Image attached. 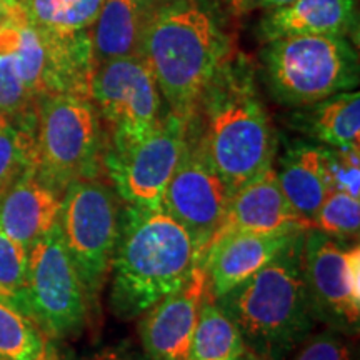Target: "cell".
<instances>
[{
  "label": "cell",
  "mask_w": 360,
  "mask_h": 360,
  "mask_svg": "<svg viewBox=\"0 0 360 360\" xmlns=\"http://www.w3.org/2000/svg\"><path fill=\"white\" fill-rule=\"evenodd\" d=\"M187 135L232 193L272 167L276 135L245 62H224L188 120Z\"/></svg>",
  "instance_id": "1"
},
{
  "label": "cell",
  "mask_w": 360,
  "mask_h": 360,
  "mask_svg": "<svg viewBox=\"0 0 360 360\" xmlns=\"http://www.w3.org/2000/svg\"><path fill=\"white\" fill-rule=\"evenodd\" d=\"M200 264L195 240L162 207L127 205L110 265L112 312L124 321L141 317L186 285Z\"/></svg>",
  "instance_id": "2"
},
{
  "label": "cell",
  "mask_w": 360,
  "mask_h": 360,
  "mask_svg": "<svg viewBox=\"0 0 360 360\" xmlns=\"http://www.w3.org/2000/svg\"><path fill=\"white\" fill-rule=\"evenodd\" d=\"M304 236L215 300L240 330L247 350L262 360H285L317 322L304 277Z\"/></svg>",
  "instance_id": "3"
},
{
  "label": "cell",
  "mask_w": 360,
  "mask_h": 360,
  "mask_svg": "<svg viewBox=\"0 0 360 360\" xmlns=\"http://www.w3.org/2000/svg\"><path fill=\"white\" fill-rule=\"evenodd\" d=\"M141 57L170 114L188 122L229 51L209 12L177 0L152 12L142 35Z\"/></svg>",
  "instance_id": "4"
},
{
  "label": "cell",
  "mask_w": 360,
  "mask_h": 360,
  "mask_svg": "<svg viewBox=\"0 0 360 360\" xmlns=\"http://www.w3.org/2000/svg\"><path fill=\"white\" fill-rule=\"evenodd\" d=\"M265 82L283 105L307 107L359 85V56L344 35L270 40L262 52Z\"/></svg>",
  "instance_id": "5"
},
{
  "label": "cell",
  "mask_w": 360,
  "mask_h": 360,
  "mask_svg": "<svg viewBox=\"0 0 360 360\" xmlns=\"http://www.w3.org/2000/svg\"><path fill=\"white\" fill-rule=\"evenodd\" d=\"M98 112L87 97L45 94L35 101V174L64 195L69 184L103 167Z\"/></svg>",
  "instance_id": "6"
},
{
  "label": "cell",
  "mask_w": 360,
  "mask_h": 360,
  "mask_svg": "<svg viewBox=\"0 0 360 360\" xmlns=\"http://www.w3.org/2000/svg\"><path fill=\"white\" fill-rule=\"evenodd\" d=\"M117 193L96 179L69 184L62 195V236L87 297H96L110 274L120 231Z\"/></svg>",
  "instance_id": "7"
},
{
  "label": "cell",
  "mask_w": 360,
  "mask_h": 360,
  "mask_svg": "<svg viewBox=\"0 0 360 360\" xmlns=\"http://www.w3.org/2000/svg\"><path fill=\"white\" fill-rule=\"evenodd\" d=\"M87 310V292L57 222L29 249L24 312L40 332L64 339L82 330Z\"/></svg>",
  "instance_id": "8"
},
{
  "label": "cell",
  "mask_w": 360,
  "mask_h": 360,
  "mask_svg": "<svg viewBox=\"0 0 360 360\" xmlns=\"http://www.w3.org/2000/svg\"><path fill=\"white\" fill-rule=\"evenodd\" d=\"M188 122L170 114L132 143L105 147L103 169L124 204L160 209L162 197L187 147Z\"/></svg>",
  "instance_id": "9"
},
{
  "label": "cell",
  "mask_w": 360,
  "mask_h": 360,
  "mask_svg": "<svg viewBox=\"0 0 360 360\" xmlns=\"http://www.w3.org/2000/svg\"><path fill=\"white\" fill-rule=\"evenodd\" d=\"M90 101L109 125L107 147H122L150 134L162 122V96L142 57H119L96 64Z\"/></svg>",
  "instance_id": "10"
},
{
  "label": "cell",
  "mask_w": 360,
  "mask_h": 360,
  "mask_svg": "<svg viewBox=\"0 0 360 360\" xmlns=\"http://www.w3.org/2000/svg\"><path fill=\"white\" fill-rule=\"evenodd\" d=\"M304 277L317 322L357 335L360 322V247L309 229L304 236Z\"/></svg>",
  "instance_id": "11"
},
{
  "label": "cell",
  "mask_w": 360,
  "mask_h": 360,
  "mask_svg": "<svg viewBox=\"0 0 360 360\" xmlns=\"http://www.w3.org/2000/svg\"><path fill=\"white\" fill-rule=\"evenodd\" d=\"M231 195L227 184L187 135L186 152L165 187L162 209L191 233L200 249L202 262L207 247L224 222Z\"/></svg>",
  "instance_id": "12"
},
{
  "label": "cell",
  "mask_w": 360,
  "mask_h": 360,
  "mask_svg": "<svg viewBox=\"0 0 360 360\" xmlns=\"http://www.w3.org/2000/svg\"><path fill=\"white\" fill-rule=\"evenodd\" d=\"M207 292L205 269L200 264L186 285L142 314L139 335L148 360H187L200 304Z\"/></svg>",
  "instance_id": "13"
},
{
  "label": "cell",
  "mask_w": 360,
  "mask_h": 360,
  "mask_svg": "<svg viewBox=\"0 0 360 360\" xmlns=\"http://www.w3.org/2000/svg\"><path fill=\"white\" fill-rule=\"evenodd\" d=\"M309 229L312 224L295 212L282 193L272 165L232 193L224 222L209 247L232 233H295Z\"/></svg>",
  "instance_id": "14"
},
{
  "label": "cell",
  "mask_w": 360,
  "mask_h": 360,
  "mask_svg": "<svg viewBox=\"0 0 360 360\" xmlns=\"http://www.w3.org/2000/svg\"><path fill=\"white\" fill-rule=\"evenodd\" d=\"M295 233H232L219 238L205 252L207 290L214 300L259 272Z\"/></svg>",
  "instance_id": "15"
},
{
  "label": "cell",
  "mask_w": 360,
  "mask_h": 360,
  "mask_svg": "<svg viewBox=\"0 0 360 360\" xmlns=\"http://www.w3.org/2000/svg\"><path fill=\"white\" fill-rule=\"evenodd\" d=\"M62 195L30 167L0 197V231L27 250L60 219Z\"/></svg>",
  "instance_id": "16"
},
{
  "label": "cell",
  "mask_w": 360,
  "mask_h": 360,
  "mask_svg": "<svg viewBox=\"0 0 360 360\" xmlns=\"http://www.w3.org/2000/svg\"><path fill=\"white\" fill-rule=\"evenodd\" d=\"M357 27L355 0H295L262 22L267 42L295 35H347Z\"/></svg>",
  "instance_id": "17"
},
{
  "label": "cell",
  "mask_w": 360,
  "mask_h": 360,
  "mask_svg": "<svg viewBox=\"0 0 360 360\" xmlns=\"http://www.w3.org/2000/svg\"><path fill=\"white\" fill-rule=\"evenodd\" d=\"M276 177L289 204L312 224L315 214L330 192L327 182L323 147L294 143L278 160Z\"/></svg>",
  "instance_id": "18"
},
{
  "label": "cell",
  "mask_w": 360,
  "mask_h": 360,
  "mask_svg": "<svg viewBox=\"0 0 360 360\" xmlns=\"http://www.w3.org/2000/svg\"><path fill=\"white\" fill-rule=\"evenodd\" d=\"M152 0H103L92 29L96 64L119 57H141L142 35Z\"/></svg>",
  "instance_id": "19"
},
{
  "label": "cell",
  "mask_w": 360,
  "mask_h": 360,
  "mask_svg": "<svg viewBox=\"0 0 360 360\" xmlns=\"http://www.w3.org/2000/svg\"><path fill=\"white\" fill-rule=\"evenodd\" d=\"M299 117L305 132L323 147L359 148L360 146V96L349 90L307 105Z\"/></svg>",
  "instance_id": "20"
},
{
  "label": "cell",
  "mask_w": 360,
  "mask_h": 360,
  "mask_svg": "<svg viewBox=\"0 0 360 360\" xmlns=\"http://www.w3.org/2000/svg\"><path fill=\"white\" fill-rule=\"evenodd\" d=\"M245 352L240 330L207 292L200 304L187 360H238Z\"/></svg>",
  "instance_id": "21"
},
{
  "label": "cell",
  "mask_w": 360,
  "mask_h": 360,
  "mask_svg": "<svg viewBox=\"0 0 360 360\" xmlns=\"http://www.w3.org/2000/svg\"><path fill=\"white\" fill-rule=\"evenodd\" d=\"M103 0H22L25 20L49 35L87 32L96 24Z\"/></svg>",
  "instance_id": "22"
},
{
  "label": "cell",
  "mask_w": 360,
  "mask_h": 360,
  "mask_svg": "<svg viewBox=\"0 0 360 360\" xmlns=\"http://www.w3.org/2000/svg\"><path fill=\"white\" fill-rule=\"evenodd\" d=\"M35 164V117L11 120L0 117V197Z\"/></svg>",
  "instance_id": "23"
},
{
  "label": "cell",
  "mask_w": 360,
  "mask_h": 360,
  "mask_svg": "<svg viewBox=\"0 0 360 360\" xmlns=\"http://www.w3.org/2000/svg\"><path fill=\"white\" fill-rule=\"evenodd\" d=\"M47 345L32 319L0 299V360H40Z\"/></svg>",
  "instance_id": "24"
},
{
  "label": "cell",
  "mask_w": 360,
  "mask_h": 360,
  "mask_svg": "<svg viewBox=\"0 0 360 360\" xmlns=\"http://www.w3.org/2000/svg\"><path fill=\"white\" fill-rule=\"evenodd\" d=\"M11 53L25 87L35 98L44 96L47 84V51L37 30L25 20V15L19 22L17 42Z\"/></svg>",
  "instance_id": "25"
},
{
  "label": "cell",
  "mask_w": 360,
  "mask_h": 360,
  "mask_svg": "<svg viewBox=\"0 0 360 360\" xmlns=\"http://www.w3.org/2000/svg\"><path fill=\"white\" fill-rule=\"evenodd\" d=\"M312 229L345 242H357L360 200L345 192L330 191L312 220Z\"/></svg>",
  "instance_id": "26"
},
{
  "label": "cell",
  "mask_w": 360,
  "mask_h": 360,
  "mask_svg": "<svg viewBox=\"0 0 360 360\" xmlns=\"http://www.w3.org/2000/svg\"><path fill=\"white\" fill-rule=\"evenodd\" d=\"M29 250L0 231V299L24 310Z\"/></svg>",
  "instance_id": "27"
},
{
  "label": "cell",
  "mask_w": 360,
  "mask_h": 360,
  "mask_svg": "<svg viewBox=\"0 0 360 360\" xmlns=\"http://www.w3.org/2000/svg\"><path fill=\"white\" fill-rule=\"evenodd\" d=\"M35 98L20 79L12 53H0V117L27 120L35 117Z\"/></svg>",
  "instance_id": "28"
},
{
  "label": "cell",
  "mask_w": 360,
  "mask_h": 360,
  "mask_svg": "<svg viewBox=\"0 0 360 360\" xmlns=\"http://www.w3.org/2000/svg\"><path fill=\"white\" fill-rule=\"evenodd\" d=\"M323 164L330 191L345 192L352 197L360 195L359 148L323 147Z\"/></svg>",
  "instance_id": "29"
},
{
  "label": "cell",
  "mask_w": 360,
  "mask_h": 360,
  "mask_svg": "<svg viewBox=\"0 0 360 360\" xmlns=\"http://www.w3.org/2000/svg\"><path fill=\"white\" fill-rule=\"evenodd\" d=\"M292 360H357L350 335L335 328L310 334L294 352Z\"/></svg>",
  "instance_id": "30"
},
{
  "label": "cell",
  "mask_w": 360,
  "mask_h": 360,
  "mask_svg": "<svg viewBox=\"0 0 360 360\" xmlns=\"http://www.w3.org/2000/svg\"><path fill=\"white\" fill-rule=\"evenodd\" d=\"M85 360H148L146 354L137 352L130 344H119L110 345V347H103L97 350Z\"/></svg>",
  "instance_id": "31"
},
{
  "label": "cell",
  "mask_w": 360,
  "mask_h": 360,
  "mask_svg": "<svg viewBox=\"0 0 360 360\" xmlns=\"http://www.w3.org/2000/svg\"><path fill=\"white\" fill-rule=\"evenodd\" d=\"M22 13V7L17 0H0V20L11 19Z\"/></svg>",
  "instance_id": "32"
},
{
  "label": "cell",
  "mask_w": 360,
  "mask_h": 360,
  "mask_svg": "<svg viewBox=\"0 0 360 360\" xmlns=\"http://www.w3.org/2000/svg\"><path fill=\"white\" fill-rule=\"evenodd\" d=\"M294 2H295V0H257V4L260 7L272 8V11H276V8L287 7V6H290V4H294Z\"/></svg>",
  "instance_id": "33"
},
{
  "label": "cell",
  "mask_w": 360,
  "mask_h": 360,
  "mask_svg": "<svg viewBox=\"0 0 360 360\" xmlns=\"http://www.w3.org/2000/svg\"><path fill=\"white\" fill-rule=\"evenodd\" d=\"M229 6L232 7V11L236 12H244L249 8V6L252 4V0H225Z\"/></svg>",
  "instance_id": "34"
},
{
  "label": "cell",
  "mask_w": 360,
  "mask_h": 360,
  "mask_svg": "<svg viewBox=\"0 0 360 360\" xmlns=\"http://www.w3.org/2000/svg\"><path fill=\"white\" fill-rule=\"evenodd\" d=\"M238 360H262V359H259V357H257V355L250 354V352H249V350H247V352H245L244 355H242V357H240V359H238Z\"/></svg>",
  "instance_id": "35"
},
{
  "label": "cell",
  "mask_w": 360,
  "mask_h": 360,
  "mask_svg": "<svg viewBox=\"0 0 360 360\" xmlns=\"http://www.w3.org/2000/svg\"><path fill=\"white\" fill-rule=\"evenodd\" d=\"M40 360H57L56 355H53V352H51V349H47V352L44 354V357Z\"/></svg>",
  "instance_id": "36"
},
{
  "label": "cell",
  "mask_w": 360,
  "mask_h": 360,
  "mask_svg": "<svg viewBox=\"0 0 360 360\" xmlns=\"http://www.w3.org/2000/svg\"><path fill=\"white\" fill-rule=\"evenodd\" d=\"M20 2H22V0H19V4H20Z\"/></svg>",
  "instance_id": "37"
},
{
  "label": "cell",
  "mask_w": 360,
  "mask_h": 360,
  "mask_svg": "<svg viewBox=\"0 0 360 360\" xmlns=\"http://www.w3.org/2000/svg\"><path fill=\"white\" fill-rule=\"evenodd\" d=\"M17 2H19V0H17Z\"/></svg>",
  "instance_id": "38"
}]
</instances>
